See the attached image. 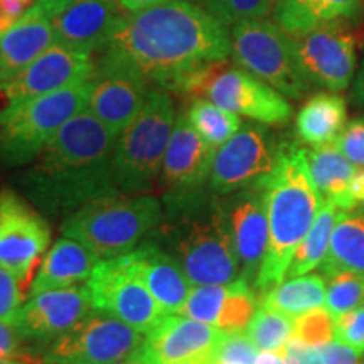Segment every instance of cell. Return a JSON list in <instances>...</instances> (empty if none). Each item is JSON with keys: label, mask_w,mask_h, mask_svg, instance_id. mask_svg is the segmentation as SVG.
Instances as JSON below:
<instances>
[{"label": "cell", "mask_w": 364, "mask_h": 364, "mask_svg": "<svg viewBox=\"0 0 364 364\" xmlns=\"http://www.w3.org/2000/svg\"><path fill=\"white\" fill-rule=\"evenodd\" d=\"M91 307L86 284L29 295L21 307L16 329L26 341L51 343L88 316Z\"/></svg>", "instance_id": "18"}, {"label": "cell", "mask_w": 364, "mask_h": 364, "mask_svg": "<svg viewBox=\"0 0 364 364\" xmlns=\"http://www.w3.org/2000/svg\"><path fill=\"white\" fill-rule=\"evenodd\" d=\"M334 144L349 162L364 167V118L349 122Z\"/></svg>", "instance_id": "39"}, {"label": "cell", "mask_w": 364, "mask_h": 364, "mask_svg": "<svg viewBox=\"0 0 364 364\" xmlns=\"http://www.w3.org/2000/svg\"><path fill=\"white\" fill-rule=\"evenodd\" d=\"M22 339L24 338H22L16 327L0 322V359L21 358L24 354L21 349Z\"/></svg>", "instance_id": "44"}, {"label": "cell", "mask_w": 364, "mask_h": 364, "mask_svg": "<svg viewBox=\"0 0 364 364\" xmlns=\"http://www.w3.org/2000/svg\"><path fill=\"white\" fill-rule=\"evenodd\" d=\"M311 177L324 201L334 203L339 209H354L358 203L351 194V179L356 166L346 159L334 142L307 150Z\"/></svg>", "instance_id": "27"}, {"label": "cell", "mask_w": 364, "mask_h": 364, "mask_svg": "<svg viewBox=\"0 0 364 364\" xmlns=\"http://www.w3.org/2000/svg\"><path fill=\"white\" fill-rule=\"evenodd\" d=\"M38 359L31 358L29 354H22L21 358H4L0 359V364H36Z\"/></svg>", "instance_id": "50"}, {"label": "cell", "mask_w": 364, "mask_h": 364, "mask_svg": "<svg viewBox=\"0 0 364 364\" xmlns=\"http://www.w3.org/2000/svg\"><path fill=\"white\" fill-rule=\"evenodd\" d=\"M348 125L346 100L341 95L317 93L304 103L295 118L297 135L311 147L336 142Z\"/></svg>", "instance_id": "29"}, {"label": "cell", "mask_w": 364, "mask_h": 364, "mask_svg": "<svg viewBox=\"0 0 364 364\" xmlns=\"http://www.w3.org/2000/svg\"><path fill=\"white\" fill-rule=\"evenodd\" d=\"M122 11L118 0H75L51 17L54 38L91 54L103 51L125 16Z\"/></svg>", "instance_id": "22"}, {"label": "cell", "mask_w": 364, "mask_h": 364, "mask_svg": "<svg viewBox=\"0 0 364 364\" xmlns=\"http://www.w3.org/2000/svg\"><path fill=\"white\" fill-rule=\"evenodd\" d=\"M34 4V0H0V33L16 24Z\"/></svg>", "instance_id": "43"}, {"label": "cell", "mask_w": 364, "mask_h": 364, "mask_svg": "<svg viewBox=\"0 0 364 364\" xmlns=\"http://www.w3.org/2000/svg\"><path fill=\"white\" fill-rule=\"evenodd\" d=\"M334 339L364 354V304L336 318Z\"/></svg>", "instance_id": "38"}, {"label": "cell", "mask_w": 364, "mask_h": 364, "mask_svg": "<svg viewBox=\"0 0 364 364\" xmlns=\"http://www.w3.org/2000/svg\"><path fill=\"white\" fill-rule=\"evenodd\" d=\"M351 194L358 206L364 204V167H356V172L351 179Z\"/></svg>", "instance_id": "47"}, {"label": "cell", "mask_w": 364, "mask_h": 364, "mask_svg": "<svg viewBox=\"0 0 364 364\" xmlns=\"http://www.w3.org/2000/svg\"><path fill=\"white\" fill-rule=\"evenodd\" d=\"M294 331L295 322L292 317L260 304L245 329V334L258 351H277L284 349L294 338Z\"/></svg>", "instance_id": "33"}, {"label": "cell", "mask_w": 364, "mask_h": 364, "mask_svg": "<svg viewBox=\"0 0 364 364\" xmlns=\"http://www.w3.org/2000/svg\"><path fill=\"white\" fill-rule=\"evenodd\" d=\"M353 97L359 105H364V65L361 70H359L356 80H354Z\"/></svg>", "instance_id": "49"}, {"label": "cell", "mask_w": 364, "mask_h": 364, "mask_svg": "<svg viewBox=\"0 0 364 364\" xmlns=\"http://www.w3.org/2000/svg\"><path fill=\"white\" fill-rule=\"evenodd\" d=\"M97 263L98 258L81 241L63 236L41 262L38 275L34 277L27 297L83 284L90 279Z\"/></svg>", "instance_id": "25"}, {"label": "cell", "mask_w": 364, "mask_h": 364, "mask_svg": "<svg viewBox=\"0 0 364 364\" xmlns=\"http://www.w3.org/2000/svg\"><path fill=\"white\" fill-rule=\"evenodd\" d=\"M231 54L235 61L273 86L287 98L299 100L311 88L300 68L295 39L277 22L243 21L231 27Z\"/></svg>", "instance_id": "8"}, {"label": "cell", "mask_w": 364, "mask_h": 364, "mask_svg": "<svg viewBox=\"0 0 364 364\" xmlns=\"http://www.w3.org/2000/svg\"><path fill=\"white\" fill-rule=\"evenodd\" d=\"M257 186L265 191L268 247L255 287L262 295L285 280L295 248L311 230L324 198L311 177L307 149L282 142L275 167Z\"/></svg>", "instance_id": "4"}, {"label": "cell", "mask_w": 364, "mask_h": 364, "mask_svg": "<svg viewBox=\"0 0 364 364\" xmlns=\"http://www.w3.org/2000/svg\"><path fill=\"white\" fill-rule=\"evenodd\" d=\"M188 118L196 132L203 136L213 149L221 147L241 129L243 122L240 115L225 110L211 100H194L191 105Z\"/></svg>", "instance_id": "32"}, {"label": "cell", "mask_w": 364, "mask_h": 364, "mask_svg": "<svg viewBox=\"0 0 364 364\" xmlns=\"http://www.w3.org/2000/svg\"><path fill=\"white\" fill-rule=\"evenodd\" d=\"M253 285L243 277L223 285H199L191 289L181 314L204 324L236 334L245 332L257 311Z\"/></svg>", "instance_id": "20"}, {"label": "cell", "mask_w": 364, "mask_h": 364, "mask_svg": "<svg viewBox=\"0 0 364 364\" xmlns=\"http://www.w3.org/2000/svg\"><path fill=\"white\" fill-rule=\"evenodd\" d=\"M105 49L162 90L176 91L191 73L226 61L231 38L228 27L206 9L174 0L127 14Z\"/></svg>", "instance_id": "1"}, {"label": "cell", "mask_w": 364, "mask_h": 364, "mask_svg": "<svg viewBox=\"0 0 364 364\" xmlns=\"http://www.w3.org/2000/svg\"><path fill=\"white\" fill-rule=\"evenodd\" d=\"M277 0H204V9L223 26L233 27L243 21L265 19Z\"/></svg>", "instance_id": "35"}, {"label": "cell", "mask_w": 364, "mask_h": 364, "mask_svg": "<svg viewBox=\"0 0 364 364\" xmlns=\"http://www.w3.org/2000/svg\"><path fill=\"white\" fill-rule=\"evenodd\" d=\"M120 2L122 9L127 14H134L139 11H144V9L154 7V6H161V4H167V2H174V0H118Z\"/></svg>", "instance_id": "45"}, {"label": "cell", "mask_w": 364, "mask_h": 364, "mask_svg": "<svg viewBox=\"0 0 364 364\" xmlns=\"http://www.w3.org/2000/svg\"><path fill=\"white\" fill-rule=\"evenodd\" d=\"M144 341L142 332L97 311L51 341L43 359L58 364H118L134 354Z\"/></svg>", "instance_id": "10"}, {"label": "cell", "mask_w": 364, "mask_h": 364, "mask_svg": "<svg viewBox=\"0 0 364 364\" xmlns=\"http://www.w3.org/2000/svg\"><path fill=\"white\" fill-rule=\"evenodd\" d=\"M118 364H144L142 356H140V348L136 349V351H135L134 354H130L129 358L124 359V361L118 363Z\"/></svg>", "instance_id": "51"}, {"label": "cell", "mask_w": 364, "mask_h": 364, "mask_svg": "<svg viewBox=\"0 0 364 364\" xmlns=\"http://www.w3.org/2000/svg\"><path fill=\"white\" fill-rule=\"evenodd\" d=\"M318 268L324 279L341 270L364 273V208L339 209L329 250Z\"/></svg>", "instance_id": "28"}, {"label": "cell", "mask_w": 364, "mask_h": 364, "mask_svg": "<svg viewBox=\"0 0 364 364\" xmlns=\"http://www.w3.org/2000/svg\"><path fill=\"white\" fill-rule=\"evenodd\" d=\"M294 39L300 68L311 83L331 91L348 88L356 70V41L344 21L327 22Z\"/></svg>", "instance_id": "16"}, {"label": "cell", "mask_w": 364, "mask_h": 364, "mask_svg": "<svg viewBox=\"0 0 364 364\" xmlns=\"http://www.w3.org/2000/svg\"><path fill=\"white\" fill-rule=\"evenodd\" d=\"M93 71L95 61L91 53L54 41L24 71L0 83V102L6 107L17 100L41 97L85 83Z\"/></svg>", "instance_id": "15"}, {"label": "cell", "mask_w": 364, "mask_h": 364, "mask_svg": "<svg viewBox=\"0 0 364 364\" xmlns=\"http://www.w3.org/2000/svg\"><path fill=\"white\" fill-rule=\"evenodd\" d=\"M127 255L164 316L181 314L193 285L189 284L188 275L174 255L152 236H147L139 247Z\"/></svg>", "instance_id": "23"}, {"label": "cell", "mask_w": 364, "mask_h": 364, "mask_svg": "<svg viewBox=\"0 0 364 364\" xmlns=\"http://www.w3.org/2000/svg\"><path fill=\"white\" fill-rule=\"evenodd\" d=\"M117 136L86 108L76 113L17 177L22 196L44 216L65 220L86 204L122 194L112 166Z\"/></svg>", "instance_id": "2"}, {"label": "cell", "mask_w": 364, "mask_h": 364, "mask_svg": "<svg viewBox=\"0 0 364 364\" xmlns=\"http://www.w3.org/2000/svg\"><path fill=\"white\" fill-rule=\"evenodd\" d=\"M253 364H290V361L285 356L284 349H277V351H258Z\"/></svg>", "instance_id": "46"}, {"label": "cell", "mask_w": 364, "mask_h": 364, "mask_svg": "<svg viewBox=\"0 0 364 364\" xmlns=\"http://www.w3.org/2000/svg\"><path fill=\"white\" fill-rule=\"evenodd\" d=\"M324 364H359L363 354L351 348V346L332 339L321 348Z\"/></svg>", "instance_id": "42"}, {"label": "cell", "mask_w": 364, "mask_h": 364, "mask_svg": "<svg viewBox=\"0 0 364 364\" xmlns=\"http://www.w3.org/2000/svg\"><path fill=\"white\" fill-rule=\"evenodd\" d=\"M215 150L191 125L188 113H179L159 176L166 193L203 189L208 184Z\"/></svg>", "instance_id": "21"}, {"label": "cell", "mask_w": 364, "mask_h": 364, "mask_svg": "<svg viewBox=\"0 0 364 364\" xmlns=\"http://www.w3.org/2000/svg\"><path fill=\"white\" fill-rule=\"evenodd\" d=\"M324 307L338 318L364 304V273L341 270L327 277Z\"/></svg>", "instance_id": "34"}, {"label": "cell", "mask_w": 364, "mask_h": 364, "mask_svg": "<svg viewBox=\"0 0 364 364\" xmlns=\"http://www.w3.org/2000/svg\"><path fill=\"white\" fill-rule=\"evenodd\" d=\"M295 331L294 338L304 343L322 348V346L334 339V318L327 312V309L317 307L314 311L294 318Z\"/></svg>", "instance_id": "36"}, {"label": "cell", "mask_w": 364, "mask_h": 364, "mask_svg": "<svg viewBox=\"0 0 364 364\" xmlns=\"http://www.w3.org/2000/svg\"><path fill=\"white\" fill-rule=\"evenodd\" d=\"M363 0H277L275 22L292 38L334 21L356 19Z\"/></svg>", "instance_id": "26"}, {"label": "cell", "mask_w": 364, "mask_h": 364, "mask_svg": "<svg viewBox=\"0 0 364 364\" xmlns=\"http://www.w3.org/2000/svg\"><path fill=\"white\" fill-rule=\"evenodd\" d=\"M164 215L149 236L174 255L189 284L223 285L240 277L225 203L203 189L162 196Z\"/></svg>", "instance_id": "3"}, {"label": "cell", "mask_w": 364, "mask_h": 364, "mask_svg": "<svg viewBox=\"0 0 364 364\" xmlns=\"http://www.w3.org/2000/svg\"><path fill=\"white\" fill-rule=\"evenodd\" d=\"M54 41L51 16L41 4H34L16 24L0 33V83L24 71Z\"/></svg>", "instance_id": "24"}, {"label": "cell", "mask_w": 364, "mask_h": 364, "mask_svg": "<svg viewBox=\"0 0 364 364\" xmlns=\"http://www.w3.org/2000/svg\"><path fill=\"white\" fill-rule=\"evenodd\" d=\"M71 2H75V0H38V4H41L44 11L51 17L56 16L58 12H61L63 9H66Z\"/></svg>", "instance_id": "48"}, {"label": "cell", "mask_w": 364, "mask_h": 364, "mask_svg": "<svg viewBox=\"0 0 364 364\" xmlns=\"http://www.w3.org/2000/svg\"><path fill=\"white\" fill-rule=\"evenodd\" d=\"M49 241L51 228L43 213L17 191L0 189V267L19 280L26 295Z\"/></svg>", "instance_id": "9"}, {"label": "cell", "mask_w": 364, "mask_h": 364, "mask_svg": "<svg viewBox=\"0 0 364 364\" xmlns=\"http://www.w3.org/2000/svg\"><path fill=\"white\" fill-rule=\"evenodd\" d=\"M280 144L262 125L241 129L215 150L208 186L218 196L257 186L275 167Z\"/></svg>", "instance_id": "13"}, {"label": "cell", "mask_w": 364, "mask_h": 364, "mask_svg": "<svg viewBox=\"0 0 364 364\" xmlns=\"http://www.w3.org/2000/svg\"><path fill=\"white\" fill-rule=\"evenodd\" d=\"M338 213L339 208L334 203L324 201L322 208L318 209L311 230L307 231V235L300 241L299 247L295 248L285 279L307 275V273L321 267V263L324 262L327 255V250H329L331 233L332 228H334L336 218H338Z\"/></svg>", "instance_id": "31"}, {"label": "cell", "mask_w": 364, "mask_h": 364, "mask_svg": "<svg viewBox=\"0 0 364 364\" xmlns=\"http://www.w3.org/2000/svg\"><path fill=\"white\" fill-rule=\"evenodd\" d=\"M36 364H58V363H48V361H44V359H43V358H41V359H39V361H38V363H36Z\"/></svg>", "instance_id": "52"}, {"label": "cell", "mask_w": 364, "mask_h": 364, "mask_svg": "<svg viewBox=\"0 0 364 364\" xmlns=\"http://www.w3.org/2000/svg\"><path fill=\"white\" fill-rule=\"evenodd\" d=\"M284 351L290 364H324L321 348L304 343V341L297 338L290 339L285 344Z\"/></svg>", "instance_id": "41"}, {"label": "cell", "mask_w": 364, "mask_h": 364, "mask_svg": "<svg viewBox=\"0 0 364 364\" xmlns=\"http://www.w3.org/2000/svg\"><path fill=\"white\" fill-rule=\"evenodd\" d=\"M86 285L95 311L110 314L142 334L164 317L156 299L136 275L129 255L100 260Z\"/></svg>", "instance_id": "11"}, {"label": "cell", "mask_w": 364, "mask_h": 364, "mask_svg": "<svg viewBox=\"0 0 364 364\" xmlns=\"http://www.w3.org/2000/svg\"><path fill=\"white\" fill-rule=\"evenodd\" d=\"M88 93L90 80L0 108V162L6 167L33 162L58 130L85 110Z\"/></svg>", "instance_id": "6"}, {"label": "cell", "mask_w": 364, "mask_h": 364, "mask_svg": "<svg viewBox=\"0 0 364 364\" xmlns=\"http://www.w3.org/2000/svg\"><path fill=\"white\" fill-rule=\"evenodd\" d=\"M258 349L252 344L245 332L228 334L220 349L218 364H253Z\"/></svg>", "instance_id": "40"}, {"label": "cell", "mask_w": 364, "mask_h": 364, "mask_svg": "<svg viewBox=\"0 0 364 364\" xmlns=\"http://www.w3.org/2000/svg\"><path fill=\"white\" fill-rule=\"evenodd\" d=\"M162 215L157 196L117 194L86 204L65 218L59 230L81 241L100 262L135 250L159 226Z\"/></svg>", "instance_id": "5"}, {"label": "cell", "mask_w": 364, "mask_h": 364, "mask_svg": "<svg viewBox=\"0 0 364 364\" xmlns=\"http://www.w3.org/2000/svg\"><path fill=\"white\" fill-rule=\"evenodd\" d=\"M326 289L324 275L294 277L263 294L262 304L295 318L324 306Z\"/></svg>", "instance_id": "30"}, {"label": "cell", "mask_w": 364, "mask_h": 364, "mask_svg": "<svg viewBox=\"0 0 364 364\" xmlns=\"http://www.w3.org/2000/svg\"><path fill=\"white\" fill-rule=\"evenodd\" d=\"M149 80L125 59L107 49L95 63L90 78L86 110L120 135L142 110L149 95Z\"/></svg>", "instance_id": "12"}, {"label": "cell", "mask_w": 364, "mask_h": 364, "mask_svg": "<svg viewBox=\"0 0 364 364\" xmlns=\"http://www.w3.org/2000/svg\"><path fill=\"white\" fill-rule=\"evenodd\" d=\"M204 97L263 125H284L292 117V107L284 95L243 68L223 66L209 81Z\"/></svg>", "instance_id": "17"}, {"label": "cell", "mask_w": 364, "mask_h": 364, "mask_svg": "<svg viewBox=\"0 0 364 364\" xmlns=\"http://www.w3.org/2000/svg\"><path fill=\"white\" fill-rule=\"evenodd\" d=\"M226 332L191 317L164 316L140 346L144 364H218Z\"/></svg>", "instance_id": "14"}, {"label": "cell", "mask_w": 364, "mask_h": 364, "mask_svg": "<svg viewBox=\"0 0 364 364\" xmlns=\"http://www.w3.org/2000/svg\"><path fill=\"white\" fill-rule=\"evenodd\" d=\"M174 125L169 91L150 90L142 110L117 136L112 166L122 194H144L156 186Z\"/></svg>", "instance_id": "7"}, {"label": "cell", "mask_w": 364, "mask_h": 364, "mask_svg": "<svg viewBox=\"0 0 364 364\" xmlns=\"http://www.w3.org/2000/svg\"><path fill=\"white\" fill-rule=\"evenodd\" d=\"M225 209L240 262V277L255 287L268 247L267 196L260 186L228 194Z\"/></svg>", "instance_id": "19"}, {"label": "cell", "mask_w": 364, "mask_h": 364, "mask_svg": "<svg viewBox=\"0 0 364 364\" xmlns=\"http://www.w3.org/2000/svg\"><path fill=\"white\" fill-rule=\"evenodd\" d=\"M26 299V292L19 285V280L6 268L0 267V322L16 327Z\"/></svg>", "instance_id": "37"}]
</instances>
